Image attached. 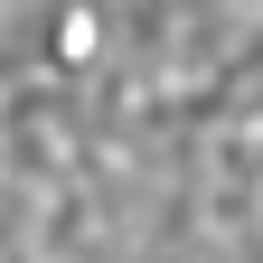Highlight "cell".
Here are the masks:
<instances>
[{"instance_id": "1", "label": "cell", "mask_w": 263, "mask_h": 263, "mask_svg": "<svg viewBox=\"0 0 263 263\" xmlns=\"http://www.w3.org/2000/svg\"><path fill=\"white\" fill-rule=\"evenodd\" d=\"M94 47H104V19H94V10H66V28H57V57H66V66H85Z\"/></svg>"}]
</instances>
